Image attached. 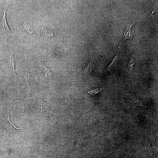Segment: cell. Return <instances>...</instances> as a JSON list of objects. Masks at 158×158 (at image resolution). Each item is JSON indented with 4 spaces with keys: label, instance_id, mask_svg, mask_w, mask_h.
<instances>
[{
    "label": "cell",
    "instance_id": "cell-12",
    "mask_svg": "<svg viewBox=\"0 0 158 158\" xmlns=\"http://www.w3.org/2000/svg\"><path fill=\"white\" fill-rule=\"evenodd\" d=\"M80 158H91V157L88 156H84Z\"/></svg>",
    "mask_w": 158,
    "mask_h": 158
},
{
    "label": "cell",
    "instance_id": "cell-6",
    "mask_svg": "<svg viewBox=\"0 0 158 158\" xmlns=\"http://www.w3.org/2000/svg\"><path fill=\"white\" fill-rule=\"evenodd\" d=\"M23 30L27 34L31 35L34 32V29L29 24L24 22L23 24Z\"/></svg>",
    "mask_w": 158,
    "mask_h": 158
},
{
    "label": "cell",
    "instance_id": "cell-11",
    "mask_svg": "<svg viewBox=\"0 0 158 158\" xmlns=\"http://www.w3.org/2000/svg\"><path fill=\"white\" fill-rule=\"evenodd\" d=\"M8 95L5 91L0 89V96L6 97Z\"/></svg>",
    "mask_w": 158,
    "mask_h": 158
},
{
    "label": "cell",
    "instance_id": "cell-5",
    "mask_svg": "<svg viewBox=\"0 0 158 158\" xmlns=\"http://www.w3.org/2000/svg\"><path fill=\"white\" fill-rule=\"evenodd\" d=\"M96 59H93L88 65L86 66L85 69L83 73L85 74H89L91 73L92 70L94 68L95 64L96 62Z\"/></svg>",
    "mask_w": 158,
    "mask_h": 158
},
{
    "label": "cell",
    "instance_id": "cell-7",
    "mask_svg": "<svg viewBox=\"0 0 158 158\" xmlns=\"http://www.w3.org/2000/svg\"><path fill=\"white\" fill-rule=\"evenodd\" d=\"M15 63V59L14 54L12 52L9 57V66L11 69L14 72V66Z\"/></svg>",
    "mask_w": 158,
    "mask_h": 158
},
{
    "label": "cell",
    "instance_id": "cell-3",
    "mask_svg": "<svg viewBox=\"0 0 158 158\" xmlns=\"http://www.w3.org/2000/svg\"><path fill=\"white\" fill-rule=\"evenodd\" d=\"M25 77L27 84L29 90L32 91L34 90L35 88L37 82L31 77L29 74L28 70V73L26 74Z\"/></svg>",
    "mask_w": 158,
    "mask_h": 158
},
{
    "label": "cell",
    "instance_id": "cell-10",
    "mask_svg": "<svg viewBox=\"0 0 158 158\" xmlns=\"http://www.w3.org/2000/svg\"><path fill=\"white\" fill-rule=\"evenodd\" d=\"M40 67L44 70L45 73L46 77H51V74L49 70L45 66L42 65L40 66Z\"/></svg>",
    "mask_w": 158,
    "mask_h": 158
},
{
    "label": "cell",
    "instance_id": "cell-4",
    "mask_svg": "<svg viewBox=\"0 0 158 158\" xmlns=\"http://www.w3.org/2000/svg\"><path fill=\"white\" fill-rule=\"evenodd\" d=\"M8 120L9 123L8 126L5 128L6 134L12 132H21L24 130L23 129H21L18 128L10 120L9 117Z\"/></svg>",
    "mask_w": 158,
    "mask_h": 158
},
{
    "label": "cell",
    "instance_id": "cell-1",
    "mask_svg": "<svg viewBox=\"0 0 158 158\" xmlns=\"http://www.w3.org/2000/svg\"><path fill=\"white\" fill-rule=\"evenodd\" d=\"M74 128L78 135L77 138L75 140L78 142L79 144L87 148V146L88 145V142L86 135L85 133L81 131L80 130Z\"/></svg>",
    "mask_w": 158,
    "mask_h": 158
},
{
    "label": "cell",
    "instance_id": "cell-2",
    "mask_svg": "<svg viewBox=\"0 0 158 158\" xmlns=\"http://www.w3.org/2000/svg\"><path fill=\"white\" fill-rule=\"evenodd\" d=\"M9 3H8L4 11L3 18L1 19V26L2 29L4 34L5 41L6 42L7 38L9 34L10 30L7 24L6 17V14L7 7Z\"/></svg>",
    "mask_w": 158,
    "mask_h": 158
},
{
    "label": "cell",
    "instance_id": "cell-8",
    "mask_svg": "<svg viewBox=\"0 0 158 158\" xmlns=\"http://www.w3.org/2000/svg\"><path fill=\"white\" fill-rule=\"evenodd\" d=\"M42 31L46 36L51 37L54 36L53 32L48 28L42 27Z\"/></svg>",
    "mask_w": 158,
    "mask_h": 158
},
{
    "label": "cell",
    "instance_id": "cell-9",
    "mask_svg": "<svg viewBox=\"0 0 158 158\" xmlns=\"http://www.w3.org/2000/svg\"><path fill=\"white\" fill-rule=\"evenodd\" d=\"M102 90L101 88H94L90 89L87 92V93L89 95H95L99 92Z\"/></svg>",
    "mask_w": 158,
    "mask_h": 158
}]
</instances>
